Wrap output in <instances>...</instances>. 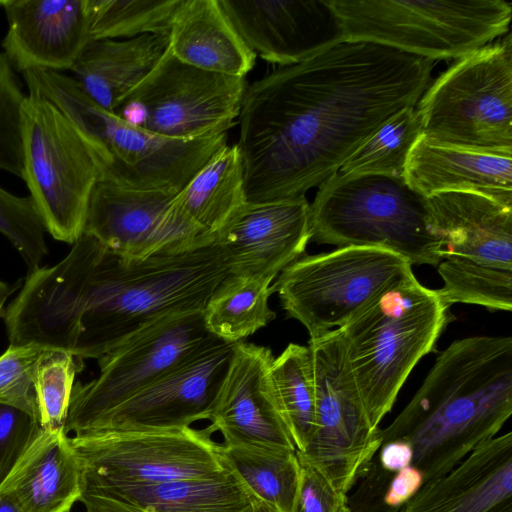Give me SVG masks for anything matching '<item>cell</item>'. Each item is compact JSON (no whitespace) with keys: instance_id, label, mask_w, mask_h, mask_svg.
<instances>
[{"instance_id":"cell-1","label":"cell","mask_w":512,"mask_h":512,"mask_svg":"<svg viewBox=\"0 0 512 512\" xmlns=\"http://www.w3.org/2000/svg\"><path fill=\"white\" fill-rule=\"evenodd\" d=\"M433 67L390 47L343 41L248 84L236 144L246 203L321 185L388 118L416 106Z\"/></svg>"},{"instance_id":"cell-2","label":"cell","mask_w":512,"mask_h":512,"mask_svg":"<svg viewBox=\"0 0 512 512\" xmlns=\"http://www.w3.org/2000/svg\"><path fill=\"white\" fill-rule=\"evenodd\" d=\"M512 414V338L473 336L452 342L386 428L381 445L404 440L413 466L429 481L496 437Z\"/></svg>"},{"instance_id":"cell-3","label":"cell","mask_w":512,"mask_h":512,"mask_svg":"<svg viewBox=\"0 0 512 512\" xmlns=\"http://www.w3.org/2000/svg\"><path fill=\"white\" fill-rule=\"evenodd\" d=\"M229 274L215 242L133 261L106 250L91 281L73 354L98 359L162 319L202 312Z\"/></svg>"},{"instance_id":"cell-4","label":"cell","mask_w":512,"mask_h":512,"mask_svg":"<svg viewBox=\"0 0 512 512\" xmlns=\"http://www.w3.org/2000/svg\"><path fill=\"white\" fill-rule=\"evenodd\" d=\"M450 307L413 273L338 328L373 428L392 409L409 374L450 322Z\"/></svg>"},{"instance_id":"cell-5","label":"cell","mask_w":512,"mask_h":512,"mask_svg":"<svg viewBox=\"0 0 512 512\" xmlns=\"http://www.w3.org/2000/svg\"><path fill=\"white\" fill-rule=\"evenodd\" d=\"M23 74L56 105L94 149L102 169L100 180L144 191L177 194L220 149L227 134L174 140L130 125L102 108L63 72L32 69Z\"/></svg>"},{"instance_id":"cell-6","label":"cell","mask_w":512,"mask_h":512,"mask_svg":"<svg viewBox=\"0 0 512 512\" xmlns=\"http://www.w3.org/2000/svg\"><path fill=\"white\" fill-rule=\"evenodd\" d=\"M425 197L404 178L339 171L310 204V241L389 250L410 265L437 266L441 244L429 228Z\"/></svg>"},{"instance_id":"cell-7","label":"cell","mask_w":512,"mask_h":512,"mask_svg":"<svg viewBox=\"0 0 512 512\" xmlns=\"http://www.w3.org/2000/svg\"><path fill=\"white\" fill-rule=\"evenodd\" d=\"M426 199L429 228L441 244L437 265L443 286L435 290L456 303L512 310V207L484 194L449 190Z\"/></svg>"},{"instance_id":"cell-8","label":"cell","mask_w":512,"mask_h":512,"mask_svg":"<svg viewBox=\"0 0 512 512\" xmlns=\"http://www.w3.org/2000/svg\"><path fill=\"white\" fill-rule=\"evenodd\" d=\"M345 41L431 61L459 59L509 32L505 0H327Z\"/></svg>"},{"instance_id":"cell-9","label":"cell","mask_w":512,"mask_h":512,"mask_svg":"<svg viewBox=\"0 0 512 512\" xmlns=\"http://www.w3.org/2000/svg\"><path fill=\"white\" fill-rule=\"evenodd\" d=\"M422 135L455 147L512 154V37L457 59L416 107Z\"/></svg>"},{"instance_id":"cell-10","label":"cell","mask_w":512,"mask_h":512,"mask_svg":"<svg viewBox=\"0 0 512 512\" xmlns=\"http://www.w3.org/2000/svg\"><path fill=\"white\" fill-rule=\"evenodd\" d=\"M22 109L23 180L46 232L73 245L102 178L96 153L75 125L35 88Z\"/></svg>"},{"instance_id":"cell-11","label":"cell","mask_w":512,"mask_h":512,"mask_svg":"<svg viewBox=\"0 0 512 512\" xmlns=\"http://www.w3.org/2000/svg\"><path fill=\"white\" fill-rule=\"evenodd\" d=\"M411 273L410 263L389 250L346 246L302 255L278 275L273 288L287 315L314 338L343 326Z\"/></svg>"},{"instance_id":"cell-12","label":"cell","mask_w":512,"mask_h":512,"mask_svg":"<svg viewBox=\"0 0 512 512\" xmlns=\"http://www.w3.org/2000/svg\"><path fill=\"white\" fill-rule=\"evenodd\" d=\"M216 432L185 427L172 430L101 431L70 437L81 489L149 485L182 479L213 478L229 470Z\"/></svg>"},{"instance_id":"cell-13","label":"cell","mask_w":512,"mask_h":512,"mask_svg":"<svg viewBox=\"0 0 512 512\" xmlns=\"http://www.w3.org/2000/svg\"><path fill=\"white\" fill-rule=\"evenodd\" d=\"M245 78L202 70L166 49L112 112L127 123L174 140L226 133L239 116Z\"/></svg>"},{"instance_id":"cell-14","label":"cell","mask_w":512,"mask_h":512,"mask_svg":"<svg viewBox=\"0 0 512 512\" xmlns=\"http://www.w3.org/2000/svg\"><path fill=\"white\" fill-rule=\"evenodd\" d=\"M316 419L313 434L298 458L321 473L342 493L357 479L381 447L349 367L340 330L309 338Z\"/></svg>"},{"instance_id":"cell-15","label":"cell","mask_w":512,"mask_h":512,"mask_svg":"<svg viewBox=\"0 0 512 512\" xmlns=\"http://www.w3.org/2000/svg\"><path fill=\"white\" fill-rule=\"evenodd\" d=\"M216 339L202 312L165 318L130 336L97 359L96 378L74 383L65 432L91 431L117 407Z\"/></svg>"},{"instance_id":"cell-16","label":"cell","mask_w":512,"mask_h":512,"mask_svg":"<svg viewBox=\"0 0 512 512\" xmlns=\"http://www.w3.org/2000/svg\"><path fill=\"white\" fill-rule=\"evenodd\" d=\"M165 191L128 189L99 180L91 193L83 233L126 260L174 255L215 242Z\"/></svg>"},{"instance_id":"cell-17","label":"cell","mask_w":512,"mask_h":512,"mask_svg":"<svg viewBox=\"0 0 512 512\" xmlns=\"http://www.w3.org/2000/svg\"><path fill=\"white\" fill-rule=\"evenodd\" d=\"M105 251L83 233L58 264L30 271L3 316L9 346L73 353L91 281Z\"/></svg>"},{"instance_id":"cell-18","label":"cell","mask_w":512,"mask_h":512,"mask_svg":"<svg viewBox=\"0 0 512 512\" xmlns=\"http://www.w3.org/2000/svg\"><path fill=\"white\" fill-rule=\"evenodd\" d=\"M236 344L216 339L194 352L85 434L172 430L210 420Z\"/></svg>"},{"instance_id":"cell-19","label":"cell","mask_w":512,"mask_h":512,"mask_svg":"<svg viewBox=\"0 0 512 512\" xmlns=\"http://www.w3.org/2000/svg\"><path fill=\"white\" fill-rule=\"evenodd\" d=\"M270 348L239 342L211 414L223 444L296 451L271 377Z\"/></svg>"},{"instance_id":"cell-20","label":"cell","mask_w":512,"mask_h":512,"mask_svg":"<svg viewBox=\"0 0 512 512\" xmlns=\"http://www.w3.org/2000/svg\"><path fill=\"white\" fill-rule=\"evenodd\" d=\"M230 22L262 59L289 66L345 41L327 0H219Z\"/></svg>"},{"instance_id":"cell-21","label":"cell","mask_w":512,"mask_h":512,"mask_svg":"<svg viewBox=\"0 0 512 512\" xmlns=\"http://www.w3.org/2000/svg\"><path fill=\"white\" fill-rule=\"evenodd\" d=\"M310 241V203L305 195L246 203L216 234L229 273L272 283L305 252Z\"/></svg>"},{"instance_id":"cell-22","label":"cell","mask_w":512,"mask_h":512,"mask_svg":"<svg viewBox=\"0 0 512 512\" xmlns=\"http://www.w3.org/2000/svg\"><path fill=\"white\" fill-rule=\"evenodd\" d=\"M8 28L1 42L16 72L72 70L90 42L87 0H0Z\"/></svg>"},{"instance_id":"cell-23","label":"cell","mask_w":512,"mask_h":512,"mask_svg":"<svg viewBox=\"0 0 512 512\" xmlns=\"http://www.w3.org/2000/svg\"><path fill=\"white\" fill-rule=\"evenodd\" d=\"M79 501L87 512H255L256 505L231 469L213 478L86 487Z\"/></svg>"},{"instance_id":"cell-24","label":"cell","mask_w":512,"mask_h":512,"mask_svg":"<svg viewBox=\"0 0 512 512\" xmlns=\"http://www.w3.org/2000/svg\"><path fill=\"white\" fill-rule=\"evenodd\" d=\"M512 500V432L473 450L446 474L424 482L399 512H493Z\"/></svg>"},{"instance_id":"cell-25","label":"cell","mask_w":512,"mask_h":512,"mask_svg":"<svg viewBox=\"0 0 512 512\" xmlns=\"http://www.w3.org/2000/svg\"><path fill=\"white\" fill-rule=\"evenodd\" d=\"M81 496L79 463L64 429L40 428L0 484L20 512H70Z\"/></svg>"},{"instance_id":"cell-26","label":"cell","mask_w":512,"mask_h":512,"mask_svg":"<svg viewBox=\"0 0 512 512\" xmlns=\"http://www.w3.org/2000/svg\"><path fill=\"white\" fill-rule=\"evenodd\" d=\"M403 178L425 198L442 191L466 190L512 207V154L455 147L421 135L409 152Z\"/></svg>"},{"instance_id":"cell-27","label":"cell","mask_w":512,"mask_h":512,"mask_svg":"<svg viewBox=\"0 0 512 512\" xmlns=\"http://www.w3.org/2000/svg\"><path fill=\"white\" fill-rule=\"evenodd\" d=\"M168 49L196 68L242 78L256 59L219 0H180L169 31Z\"/></svg>"},{"instance_id":"cell-28","label":"cell","mask_w":512,"mask_h":512,"mask_svg":"<svg viewBox=\"0 0 512 512\" xmlns=\"http://www.w3.org/2000/svg\"><path fill=\"white\" fill-rule=\"evenodd\" d=\"M168 47V36L90 41L72 72L83 91L113 112L120 101L152 70Z\"/></svg>"},{"instance_id":"cell-29","label":"cell","mask_w":512,"mask_h":512,"mask_svg":"<svg viewBox=\"0 0 512 512\" xmlns=\"http://www.w3.org/2000/svg\"><path fill=\"white\" fill-rule=\"evenodd\" d=\"M174 200L191 221L215 236L246 204L243 166L236 144L220 149Z\"/></svg>"},{"instance_id":"cell-30","label":"cell","mask_w":512,"mask_h":512,"mask_svg":"<svg viewBox=\"0 0 512 512\" xmlns=\"http://www.w3.org/2000/svg\"><path fill=\"white\" fill-rule=\"evenodd\" d=\"M272 293L270 282L229 274L202 311L207 330L222 341L243 342L276 317L269 307Z\"/></svg>"},{"instance_id":"cell-31","label":"cell","mask_w":512,"mask_h":512,"mask_svg":"<svg viewBox=\"0 0 512 512\" xmlns=\"http://www.w3.org/2000/svg\"><path fill=\"white\" fill-rule=\"evenodd\" d=\"M220 453L256 499L278 512H291L300 478L296 451L220 443Z\"/></svg>"},{"instance_id":"cell-32","label":"cell","mask_w":512,"mask_h":512,"mask_svg":"<svg viewBox=\"0 0 512 512\" xmlns=\"http://www.w3.org/2000/svg\"><path fill=\"white\" fill-rule=\"evenodd\" d=\"M271 377L280 409L297 452H303L313 434L316 396L308 346L290 343L271 364Z\"/></svg>"},{"instance_id":"cell-33","label":"cell","mask_w":512,"mask_h":512,"mask_svg":"<svg viewBox=\"0 0 512 512\" xmlns=\"http://www.w3.org/2000/svg\"><path fill=\"white\" fill-rule=\"evenodd\" d=\"M422 135L416 106L388 118L338 170L343 174H375L403 178L409 152Z\"/></svg>"},{"instance_id":"cell-34","label":"cell","mask_w":512,"mask_h":512,"mask_svg":"<svg viewBox=\"0 0 512 512\" xmlns=\"http://www.w3.org/2000/svg\"><path fill=\"white\" fill-rule=\"evenodd\" d=\"M180 0H87L90 41L169 36Z\"/></svg>"},{"instance_id":"cell-35","label":"cell","mask_w":512,"mask_h":512,"mask_svg":"<svg viewBox=\"0 0 512 512\" xmlns=\"http://www.w3.org/2000/svg\"><path fill=\"white\" fill-rule=\"evenodd\" d=\"M82 367V359L72 352L43 349L34 375L38 420L42 429L65 428L75 376Z\"/></svg>"},{"instance_id":"cell-36","label":"cell","mask_w":512,"mask_h":512,"mask_svg":"<svg viewBox=\"0 0 512 512\" xmlns=\"http://www.w3.org/2000/svg\"><path fill=\"white\" fill-rule=\"evenodd\" d=\"M45 226L30 196H16L0 187V233L19 252L29 272L40 267L48 253Z\"/></svg>"},{"instance_id":"cell-37","label":"cell","mask_w":512,"mask_h":512,"mask_svg":"<svg viewBox=\"0 0 512 512\" xmlns=\"http://www.w3.org/2000/svg\"><path fill=\"white\" fill-rule=\"evenodd\" d=\"M15 72L0 52V169L22 179V109L26 94Z\"/></svg>"},{"instance_id":"cell-38","label":"cell","mask_w":512,"mask_h":512,"mask_svg":"<svg viewBox=\"0 0 512 512\" xmlns=\"http://www.w3.org/2000/svg\"><path fill=\"white\" fill-rule=\"evenodd\" d=\"M43 349L9 346L0 355V404L20 408L38 418L34 375Z\"/></svg>"},{"instance_id":"cell-39","label":"cell","mask_w":512,"mask_h":512,"mask_svg":"<svg viewBox=\"0 0 512 512\" xmlns=\"http://www.w3.org/2000/svg\"><path fill=\"white\" fill-rule=\"evenodd\" d=\"M40 428L34 415L0 404V484Z\"/></svg>"},{"instance_id":"cell-40","label":"cell","mask_w":512,"mask_h":512,"mask_svg":"<svg viewBox=\"0 0 512 512\" xmlns=\"http://www.w3.org/2000/svg\"><path fill=\"white\" fill-rule=\"evenodd\" d=\"M299 461V485L291 512H346L348 496L318 469Z\"/></svg>"},{"instance_id":"cell-41","label":"cell","mask_w":512,"mask_h":512,"mask_svg":"<svg viewBox=\"0 0 512 512\" xmlns=\"http://www.w3.org/2000/svg\"><path fill=\"white\" fill-rule=\"evenodd\" d=\"M423 473L415 466L409 465L394 473L383 495V503L392 512H399L424 484Z\"/></svg>"},{"instance_id":"cell-42","label":"cell","mask_w":512,"mask_h":512,"mask_svg":"<svg viewBox=\"0 0 512 512\" xmlns=\"http://www.w3.org/2000/svg\"><path fill=\"white\" fill-rule=\"evenodd\" d=\"M378 462L382 469L389 473H396L412 464L413 449L404 440L385 442L378 450Z\"/></svg>"},{"instance_id":"cell-43","label":"cell","mask_w":512,"mask_h":512,"mask_svg":"<svg viewBox=\"0 0 512 512\" xmlns=\"http://www.w3.org/2000/svg\"><path fill=\"white\" fill-rule=\"evenodd\" d=\"M21 281L11 285L2 280H0V318H3L5 313V303L8 297L20 286H22Z\"/></svg>"},{"instance_id":"cell-44","label":"cell","mask_w":512,"mask_h":512,"mask_svg":"<svg viewBox=\"0 0 512 512\" xmlns=\"http://www.w3.org/2000/svg\"><path fill=\"white\" fill-rule=\"evenodd\" d=\"M255 512H278L269 505L256 499Z\"/></svg>"},{"instance_id":"cell-45","label":"cell","mask_w":512,"mask_h":512,"mask_svg":"<svg viewBox=\"0 0 512 512\" xmlns=\"http://www.w3.org/2000/svg\"><path fill=\"white\" fill-rule=\"evenodd\" d=\"M346 512H351V511H350V509H349V507H348V509L346 510Z\"/></svg>"},{"instance_id":"cell-46","label":"cell","mask_w":512,"mask_h":512,"mask_svg":"<svg viewBox=\"0 0 512 512\" xmlns=\"http://www.w3.org/2000/svg\"><path fill=\"white\" fill-rule=\"evenodd\" d=\"M87 512V511H86Z\"/></svg>"}]
</instances>
